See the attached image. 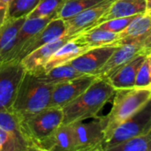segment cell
<instances>
[{
    "label": "cell",
    "instance_id": "6da1fadb",
    "mask_svg": "<svg viewBox=\"0 0 151 151\" xmlns=\"http://www.w3.org/2000/svg\"><path fill=\"white\" fill-rule=\"evenodd\" d=\"M62 108L49 107L46 110L20 119V127L29 151H50L52 139L63 124Z\"/></svg>",
    "mask_w": 151,
    "mask_h": 151
},
{
    "label": "cell",
    "instance_id": "7a4b0ae2",
    "mask_svg": "<svg viewBox=\"0 0 151 151\" xmlns=\"http://www.w3.org/2000/svg\"><path fill=\"white\" fill-rule=\"evenodd\" d=\"M114 93L115 88L108 80L96 77L85 92L63 108V124H73L97 117Z\"/></svg>",
    "mask_w": 151,
    "mask_h": 151
},
{
    "label": "cell",
    "instance_id": "3957f363",
    "mask_svg": "<svg viewBox=\"0 0 151 151\" xmlns=\"http://www.w3.org/2000/svg\"><path fill=\"white\" fill-rule=\"evenodd\" d=\"M53 88V85L26 71L12 111L20 120L46 110L50 104Z\"/></svg>",
    "mask_w": 151,
    "mask_h": 151
},
{
    "label": "cell",
    "instance_id": "277c9868",
    "mask_svg": "<svg viewBox=\"0 0 151 151\" xmlns=\"http://www.w3.org/2000/svg\"><path fill=\"white\" fill-rule=\"evenodd\" d=\"M151 100V88H131L116 89L112 107L105 118V143L116 128L141 110Z\"/></svg>",
    "mask_w": 151,
    "mask_h": 151
},
{
    "label": "cell",
    "instance_id": "5b68a950",
    "mask_svg": "<svg viewBox=\"0 0 151 151\" xmlns=\"http://www.w3.org/2000/svg\"><path fill=\"white\" fill-rule=\"evenodd\" d=\"M150 131L151 100H150L141 110L116 128L111 137L105 143L104 151H111L120 143Z\"/></svg>",
    "mask_w": 151,
    "mask_h": 151
},
{
    "label": "cell",
    "instance_id": "8992f818",
    "mask_svg": "<svg viewBox=\"0 0 151 151\" xmlns=\"http://www.w3.org/2000/svg\"><path fill=\"white\" fill-rule=\"evenodd\" d=\"M25 73L26 69L20 61L0 63V111H12Z\"/></svg>",
    "mask_w": 151,
    "mask_h": 151
},
{
    "label": "cell",
    "instance_id": "52a82bcc",
    "mask_svg": "<svg viewBox=\"0 0 151 151\" xmlns=\"http://www.w3.org/2000/svg\"><path fill=\"white\" fill-rule=\"evenodd\" d=\"M75 134L76 151H104L105 118L96 117L88 123H73Z\"/></svg>",
    "mask_w": 151,
    "mask_h": 151
},
{
    "label": "cell",
    "instance_id": "ba28073f",
    "mask_svg": "<svg viewBox=\"0 0 151 151\" xmlns=\"http://www.w3.org/2000/svg\"><path fill=\"white\" fill-rule=\"evenodd\" d=\"M150 53H151V42L147 41H134L119 45L98 73L97 77L107 80L116 70L134 58L142 54L149 55Z\"/></svg>",
    "mask_w": 151,
    "mask_h": 151
},
{
    "label": "cell",
    "instance_id": "9c48e42d",
    "mask_svg": "<svg viewBox=\"0 0 151 151\" xmlns=\"http://www.w3.org/2000/svg\"><path fill=\"white\" fill-rule=\"evenodd\" d=\"M97 76L85 74L54 86L50 107L64 108L79 97L95 81Z\"/></svg>",
    "mask_w": 151,
    "mask_h": 151
},
{
    "label": "cell",
    "instance_id": "30bf717a",
    "mask_svg": "<svg viewBox=\"0 0 151 151\" xmlns=\"http://www.w3.org/2000/svg\"><path fill=\"white\" fill-rule=\"evenodd\" d=\"M119 46L111 44L91 48L67 64H70L83 74L97 76L98 73Z\"/></svg>",
    "mask_w": 151,
    "mask_h": 151
},
{
    "label": "cell",
    "instance_id": "8fae6325",
    "mask_svg": "<svg viewBox=\"0 0 151 151\" xmlns=\"http://www.w3.org/2000/svg\"><path fill=\"white\" fill-rule=\"evenodd\" d=\"M66 35V24L65 20L54 17L40 32L33 36L22 48L16 61H21L27 55L34 51L35 50L54 42Z\"/></svg>",
    "mask_w": 151,
    "mask_h": 151
},
{
    "label": "cell",
    "instance_id": "7c38bea8",
    "mask_svg": "<svg viewBox=\"0 0 151 151\" xmlns=\"http://www.w3.org/2000/svg\"><path fill=\"white\" fill-rule=\"evenodd\" d=\"M76 35H65V36L51 42L50 43H47L28 55H27L20 62L23 65L24 68L27 72L34 73V74H40L43 73L44 66L46 63L49 61V59L51 58V56L65 42H67L69 40L73 38Z\"/></svg>",
    "mask_w": 151,
    "mask_h": 151
},
{
    "label": "cell",
    "instance_id": "4fadbf2b",
    "mask_svg": "<svg viewBox=\"0 0 151 151\" xmlns=\"http://www.w3.org/2000/svg\"><path fill=\"white\" fill-rule=\"evenodd\" d=\"M113 0H104L92 7H89L73 18L66 19V35H77L90 29L99 18L109 8Z\"/></svg>",
    "mask_w": 151,
    "mask_h": 151
},
{
    "label": "cell",
    "instance_id": "5bb4252c",
    "mask_svg": "<svg viewBox=\"0 0 151 151\" xmlns=\"http://www.w3.org/2000/svg\"><path fill=\"white\" fill-rule=\"evenodd\" d=\"M89 49H91L90 45L86 42L82 35L80 34L65 42L51 56L46 63L43 72L53 67L67 64Z\"/></svg>",
    "mask_w": 151,
    "mask_h": 151
},
{
    "label": "cell",
    "instance_id": "9a60e30c",
    "mask_svg": "<svg viewBox=\"0 0 151 151\" xmlns=\"http://www.w3.org/2000/svg\"><path fill=\"white\" fill-rule=\"evenodd\" d=\"M54 17L48 16L44 18H35V19H26L22 26L20 27L16 38L13 42L12 49L5 58V61H16L19 53L25 46V44L38 32H40Z\"/></svg>",
    "mask_w": 151,
    "mask_h": 151
},
{
    "label": "cell",
    "instance_id": "2e32d148",
    "mask_svg": "<svg viewBox=\"0 0 151 151\" xmlns=\"http://www.w3.org/2000/svg\"><path fill=\"white\" fill-rule=\"evenodd\" d=\"M146 10V0H113L109 8L104 12V13L99 18L93 27L111 19L138 15L144 12Z\"/></svg>",
    "mask_w": 151,
    "mask_h": 151
},
{
    "label": "cell",
    "instance_id": "e0dca14e",
    "mask_svg": "<svg viewBox=\"0 0 151 151\" xmlns=\"http://www.w3.org/2000/svg\"><path fill=\"white\" fill-rule=\"evenodd\" d=\"M148 55H139L116 70L107 80L116 89L134 88L138 71Z\"/></svg>",
    "mask_w": 151,
    "mask_h": 151
},
{
    "label": "cell",
    "instance_id": "ac0fdd59",
    "mask_svg": "<svg viewBox=\"0 0 151 151\" xmlns=\"http://www.w3.org/2000/svg\"><path fill=\"white\" fill-rule=\"evenodd\" d=\"M150 35H151V9L140 13L124 31L119 33V40L114 44L122 45Z\"/></svg>",
    "mask_w": 151,
    "mask_h": 151
},
{
    "label": "cell",
    "instance_id": "d6986e66",
    "mask_svg": "<svg viewBox=\"0 0 151 151\" xmlns=\"http://www.w3.org/2000/svg\"><path fill=\"white\" fill-rule=\"evenodd\" d=\"M27 18L8 19L0 27V63L7 58L16 35Z\"/></svg>",
    "mask_w": 151,
    "mask_h": 151
},
{
    "label": "cell",
    "instance_id": "ffe728a7",
    "mask_svg": "<svg viewBox=\"0 0 151 151\" xmlns=\"http://www.w3.org/2000/svg\"><path fill=\"white\" fill-rule=\"evenodd\" d=\"M82 75H85V74L79 72L70 64L61 65L53 67L46 72H43L40 74H37V76L40 77L42 80H43L47 83L51 84L53 86L67 81L73 80Z\"/></svg>",
    "mask_w": 151,
    "mask_h": 151
},
{
    "label": "cell",
    "instance_id": "44dd1931",
    "mask_svg": "<svg viewBox=\"0 0 151 151\" xmlns=\"http://www.w3.org/2000/svg\"><path fill=\"white\" fill-rule=\"evenodd\" d=\"M50 151H76L75 134L73 124H62L52 139Z\"/></svg>",
    "mask_w": 151,
    "mask_h": 151
},
{
    "label": "cell",
    "instance_id": "7402d4cb",
    "mask_svg": "<svg viewBox=\"0 0 151 151\" xmlns=\"http://www.w3.org/2000/svg\"><path fill=\"white\" fill-rule=\"evenodd\" d=\"M81 35L91 48L114 44L119 40V33L96 27L86 30L81 33Z\"/></svg>",
    "mask_w": 151,
    "mask_h": 151
},
{
    "label": "cell",
    "instance_id": "603a6c76",
    "mask_svg": "<svg viewBox=\"0 0 151 151\" xmlns=\"http://www.w3.org/2000/svg\"><path fill=\"white\" fill-rule=\"evenodd\" d=\"M104 0H65L57 17L65 20L69 19L81 12L92 7Z\"/></svg>",
    "mask_w": 151,
    "mask_h": 151
},
{
    "label": "cell",
    "instance_id": "cb8c5ba5",
    "mask_svg": "<svg viewBox=\"0 0 151 151\" xmlns=\"http://www.w3.org/2000/svg\"><path fill=\"white\" fill-rule=\"evenodd\" d=\"M111 151H151V131L131 138L114 147Z\"/></svg>",
    "mask_w": 151,
    "mask_h": 151
},
{
    "label": "cell",
    "instance_id": "d4e9b609",
    "mask_svg": "<svg viewBox=\"0 0 151 151\" xmlns=\"http://www.w3.org/2000/svg\"><path fill=\"white\" fill-rule=\"evenodd\" d=\"M0 127L5 129L6 131H8L9 133H11L12 134H13L18 140L23 142L28 149L22 135L19 119L12 111H0Z\"/></svg>",
    "mask_w": 151,
    "mask_h": 151
},
{
    "label": "cell",
    "instance_id": "484cf974",
    "mask_svg": "<svg viewBox=\"0 0 151 151\" xmlns=\"http://www.w3.org/2000/svg\"><path fill=\"white\" fill-rule=\"evenodd\" d=\"M65 0H40L38 5L27 16V19L56 16Z\"/></svg>",
    "mask_w": 151,
    "mask_h": 151
},
{
    "label": "cell",
    "instance_id": "4316f807",
    "mask_svg": "<svg viewBox=\"0 0 151 151\" xmlns=\"http://www.w3.org/2000/svg\"><path fill=\"white\" fill-rule=\"evenodd\" d=\"M40 0H12L8 6V19L27 18Z\"/></svg>",
    "mask_w": 151,
    "mask_h": 151
},
{
    "label": "cell",
    "instance_id": "83f0119b",
    "mask_svg": "<svg viewBox=\"0 0 151 151\" xmlns=\"http://www.w3.org/2000/svg\"><path fill=\"white\" fill-rule=\"evenodd\" d=\"M0 151H28V149L13 134L0 127Z\"/></svg>",
    "mask_w": 151,
    "mask_h": 151
},
{
    "label": "cell",
    "instance_id": "f1b7e54d",
    "mask_svg": "<svg viewBox=\"0 0 151 151\" xmlns=\"http://www.w3.org/2000/svg\"><path fill=\"white\" fill-rule=\"evenodd\" d=\"M138 15L130 16V17H127V18H120V19H111V20L103 22V23H101L99 25H96V26H95L93 27L102 28V29H105V30H108V31H111V32H114V33H119V34L122 31H124Z\"/></svg>",
    "mask_w": 151,
    "mask_h": 151
},
{
    "label": "cell",
    "instance_id": "f546056e",
    "mask_svg": "<svg viewBox=\"0 0 151 151\" xmlns=\"http://www.w3.org/2000/svg\"><path fill=\"white\" fill-rule=\"evenodd\" d=\"M135 88H151V73L148 58L142 62L135 80Z\"/></svg>",
    "mask_w": 151,
    "mask_h": 151
},
{
    "label": "cell",
    "instance_id": "4dcf8cb0",
    "mask_svg": "<svg viewBox=\"0 0 151 151\" xmlns=\"http://www.w3.org/2000/svg\"><path fill=\"white\" fill-rule=\"evenodd\" d=\"M8 19V5L0 0V27Z\"/></svg>",
    "mask_w": 151,
    "mask_h": 151
},
{
    "label": "cell",
    "instance_id": "1f68e13d",
    "mask_svg": "<svg viewBox=\"0 0 151 151\" xmlns=\"http://www.w3.org/2000/svg\"><path fill=\"white\" fill-rule=\"evenodd\" d=\"M147 58H148V62H149V65H150V69L151 73V53H150V54L147 56Z\"/></svg>",
    "mask_w": 151,
    "mask_h": 151
},
{
    "label": "cell",
    "instance_id": "d6a6232c",
    "mask_svg": "<svg viewBox=\"0 0 151 151\" xmlns=\"http://www.w3.org/2000/svg\"><path fill=\"white\" fill-rule=\"evenodd\" d=\"M147 3V10L151 9V0H146Z\"/></svg>",
    "mask_w": 151,
    "mask_h": 151
},
{
    "label": "cell",
    "instance_id": "836d02e7",
    "mask_svg": "<svg viewBox=\"0 0 151 151\" xmlns=\"http://www.w3.org/2000/svg\"><path fill=\"white\" fill-rule=\"evenodd\" d=\"M1 1H3V2H4V4H7L8 6H9V4H10V3L12 2V0H1Z\"/></svg>",
    "mask_w": 151,
    "mask_h": 151
}]
</instances>
